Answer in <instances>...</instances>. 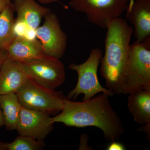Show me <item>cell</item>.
<instances>
[{
    "mask_svg": "<svg viewBox=\"0 0 150 150\" xmlns=\"http://www.w3.org/2000/svg\"><path fill=\"white\" fill-rule=\"evenodd\" d=\"M109 97L102 93L82 102H74L67 98L61 112L51 118L52 123H63L77 128L97 127L103 132L106 139L114 142L124 134L125 130Z\"/></svg>",
    "mask_w": 150,
    "mask_h": 150,
    "instance_id": "cell-1",
    "label": "cell"
},
{
    "mask_svg": "<svg viewBox=\"0 0 150 150\" xmlns=\"http://www.w3.org/2000/svg\"><path fill=\"white\" fill-rule=\"evenodd\" d=\"M105 54L100 60V71L106 88L119 94L120 84L129 59L134 28L124 19H113L108 26Z\"/></svg>",
    "mask_w": 150,
    "mask_h": 150,
    "instance_id": "cell-2",
    "label": "cell"
},
{
    "mask_svg": "<svg viewBox=\"0 0 150 150\" xmlns=\"http://www.w3.org/2000/svg\"><path fill=\"white\" fill-rule=\"evenodd\" d=\"M150 90V43L136 41L130 54L120 84L119 94Z\"/></svg>",
    "mask_w": 150,
    "mask_h": 150,
    "instance_id": "cell-3",
    "label": "cell"
},
{
    "mask_svg": "<svg viewBox=\"0 0 150 150\" xmlns=\"http://www.w3.org/2000/svg\"><path fill=\"white\" fill-rule=\"evenodd\" d=\"M102 56L101 49L94 48L86 62L80 64L72 63L69 65V69L76 71L78 78L76 87L68 94V99L75 100L81 94L84 95L83 101L91 99L99 93L111 97L115 95L112 91L103 87L98 80V70Z\"/></svg>",
    "mask_w": 150,
    "mask_h": 150,
    "instance_id": "cell-4",
    "label": "cell"
},
{
    "mask_svg": "<svg viewBox=\"0 0 150 150\" xmlns=\"http://www.w3.org/2000/svg\"><path fill=\"white\" fill-rule=\"evenodd\" d=\"M16 93L22 107L49 114L61 112L67 98L62 91L47 88L30 78Z\"/></svg>",
    "mask_w": 150,
    "mask_h": 150,
    "instance_id": "cell-5",
    "label": "cell"
},
{
    "mask_svg": "<svg viewBox=\"0 0 150 150\" xmlns=\"http://www.w3.org/2000/svg\"><path fill=\"white\" fill-rule=\"evenodd\" d=\"M129 0H70L69 5L85 14L88 20L103 29H107L113 19L126 11Z\"/></svg>",
    "mask_w": 150,
    "mask_h": 150,
    "instance_id": "cell-6",
    "label": "cell"
},
{
    "mask_svg": "<svg viewBox=\"0 0 150 150\" xmlns=\"http://www.w3.org/2000/svg\"><path fill=\"white\" fill-rule=\"evenodd\" d=\"M23 64L29 78L47 88L55 90L66 80L64 66L60 59L49 56Z\"/></svg>",
    "mask_w": 150,
    "mask_h": 150,
    "instance_id": "cell-7",
    "label": "cell"
},
{
    "mask_svg": "<svg viewBox=\"0 0 150 150\" xmlns=\"http://www.w3.org/2000/svg\"><path fill=\"white\" fill-rule=\"evenodd\" d=\"M35 31L44 54L58 59L63 57L67 49V38L56 14L51 11L47 14L43 24Z\"/></svg>",
    "mask_w": 150,
    "mask_h": 150,
    "instance_id": "cell-8",
    "label": "cell"
},
{
    "mask_svg": "<svg viewBox=\"0 0 150 150\" xmlns=\"http://www.w3.org/2000/svg\"><path fill=\"white\" fill-rule=\"evenodd\" d=\"M54 124L48 113L21 106L16 130L20 135L42 141L53 130Z\"/></svg>",
    "mask_w": 150,
    "mask_h": 150,
    "instance_id": "cell-9",
    "label": "cell"
},
{
    "mask_svg": "<svg viewBox=\"0 0 150 150\" xmlns=\"http://www.w3.org/2000/svg\"><path fill=\"white\" fill-rule=\"evenodd\" d=\"M29 78L23 63L6 58L0 67V95L16 93Z\"/></svg>",
    "mask_w": 150,
    "mask_h": 150,
    "instance_id": "cell-10",
    "label": "cell"
},
{
    "mask_svg": "<svg viewBox=\"0 0 150 150\" xmlns=\"http://www.w3.org/2000/svg\"><path fill=\"white\" fill-rule=\"evenodd\" d=\"M137 41L150 43V0H136L126 9Z\"/></svg>",
    "mask_w": 150,
    "mask_h": 150,
    "instance_id": "cell-11",
    "label": "cell"
},
{
    "mask_svg": "<svg viewBox=\"0 0 150 150\" xmlns=\"http://www.w3.org/2000/svg\"><path fill=\"white\" fill-rule=\"evenodd\" d=\"M7 58L22 63L49 57L44 54L39 40L16 37L6 50Z\"/></svg>",
    "mask_w": 150,
    "mask_h": 150,
    "instance_id": "cell-12",
    "label": "cell"
},
{
    "mask_svg": "<svg viewBox=\"0 0 150 150\" xmlns=\"http://www.w3.org/2000/svg\"><path fill=\"white\" fill-rule=\"evenodd\" d=\"M12 4L17 15L16 19L24 22L31 29H37L42 18L51 11L35 0H13Z\"/></svg>",
    "mask_w": 150,
    "mask_h": 150,
    "instance_id": "cell-13",
    "label": "cell"
},
{
    "mask_svg": "<svg viewBox=\"0 0 150 150\" xmlns=\"http://www.w3.org/2000/svg\"><path fill=\"white\" fill-rule=\"evenodd\" d=\"M129 95L127 106L134 121L142 126L150 124V90H142Z\"/></svg>",
    "mask_w": 150,
    "mask_h": 150,
    "instance_id": "cell-14",
    "label": "cell"
},
{
    "mask_svg": "<svg viewBox=\"0 0 150 150\" xmlns=\"http://www.w3.org/2000/svg\"><path fill=\"white\" fill-rule=\"evenodd\" d=\"M0 107L6 129L16 130L21 108L16 93L0 95Z\"/></svg>",
    "mask_w": 150,
    "mask_h": 150,
    "instance_id": "cell-15",
    "label": "cell"
},
{
    "mask_svg": "<svg viewBox=\"0 0 150 150\" xmlns=\"http://www.w3.org/2000/svg\"><path fill=\"white\" fill-rule=\"evenodd\" d=\"M14 11L11 3L0 13V52L6 51L16 37L14 30Z\"/></svg>",
    "mask_w": 150,
    "mask_h": 150,
    "instance_id": "cell-16",
    "label": "cell"
},
{
    "mask_svg": "<svg viewBox=\"0 0 150 150\" xmlns=\"http://www.w3.org/2000/svg\"><path fill=\"white\" fill-rule=\"evenodd\" d=\"M44 146L42 141L21 135L6 145L7 150H38L43 149Z\"/></svg>",
    "mask_w": 150,
    "mask_h": 150,
    "instance_id": "cell-17",
    "label": "cell"
},
{
    "mask_svg": "<svg viewBox=\"0 0 150 150\" xmlns=\"http://www.w3.org/2000/svg\"><path fill=\"white\" fill-rule=\"evenodd\" d=\"M29 27L24 22L15 19L14 30L16 37H24Z\"/></svg>",
    "mask_w": 150,
    "mask_h": 150,
    "instance_id": "cell-18",
    "label": "cell"
},
{
    "mask_svg": "<svg viewBox=\"0 0 150 150\" xmlns=\"http://www.w3.org/2000/svg\"><path fill=\"white\" fill-rule=\"evenodd\" d=\"M108 150H124L125 146L122 144L118 142H112L107 147Z\"/></svg>",
    "mask_w": 150,
    "mask_h": 150,
    "instance_id": "cell-19",
    "label": "cell"
},
{
    "mask_svg": "<svg viewBox=\"0 0 150 150\" xmlns=\"http://www.w3.org/2000/svg\"><path fill=\"white\" fill-rule=\"evenodd\" d=\"M25 38L29 40H34L36 39V31L35 30L29 28L25 35Z\"/></svg>",
    "mask_w": 150,
    "mask_h": 150,
    "instance_id": "cell-20",
    "label": "cell"
},
{
    "mask_svg": "<svg viewBox=\"0 0 150 150\" xmlns=\"http://www.w3.org/2000/svg\"><path fill=\"white\" fill-rule=\"evenodd\" d=\"M10 3L11 0H0V13Z\"/></svg>",
    "mask_w": 150,
    "mask_h": 150,
    "instance_id": "cell-21",
    "label": "cell"
},
{
    "mask_svg": "<svg viewBox=\"0 0 150 150\" xmlns=\"http://www.w3.org/2000/svg\"><path fill=\"white\" fill-rule=\"evenodd\" d=\"M7 58L6 51L0 52V67L1 66L3 62Z\"/></svg>",
    "mask_w": 150,
    "mask_h": 150,
    "instance_id": "cell-22",
    "label": "cell"
},
{
    "mask_svg": "<svg viewBox=\"0 0 150 150\" xmlns=\"http://www.w3.org/2000/svg\"><path fill=\"white\" fill-rule=\"evenodd\" d=\"M43 4H49L53 3L60 2V0H37Z\"/></svg>",
    "mask_w": 150,
    "mask_h": 150,
    "instance_id": "cell-23",
    "label": "cell"
},
{
    "mask_svg": "<svg viewBox=\"0 0 150 150\" xmlns=\"http://www.w3.org/2000/svg\"><path fill=\"white\" fill-rule=\"evenodd\" d=\"M4 126V120L2 111L0 107V128Z\"/></svg>",
    "mask_w": 150,
    "mask_h": 150,
    "instance_id": "cell-24",
    "label": "cell"
},
{
    "mask_svg": "<svg viewBox=\"0 0 150 150\" xmlns=\"http://www.w3.org/2000/svg\"><path fill=\"white\" fill-rule=\"evenodd\" d=\"M7 143L0 142V150H7Z\"/></svg>",
    "mask_w": 150,
    "mask_h": 150,
    "instance_id": "cell-25",
    "label": "cell"
},
{
    "mask_svg": "<svg viewBox=\"0 0 150 150\" xmlns=\"http://www.w3.org/2000/svg\"><path fill=\"white\" fill-rule=\"evenodd\" d=\"M134 0H129V4H128V6L127 7H129L131 6L132 4H133V3H134Z\"/></svg>",
    "mask_w": 150,
    "mask_h": 150,
    "instance_id": "cell-26",
    "label": "cell"
}]
</instances>
